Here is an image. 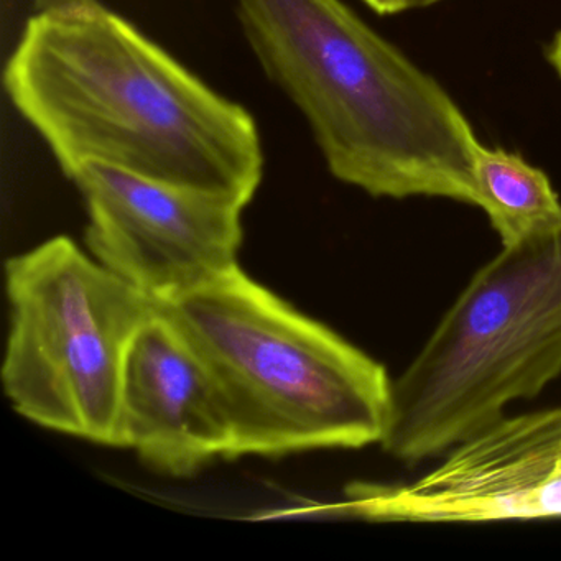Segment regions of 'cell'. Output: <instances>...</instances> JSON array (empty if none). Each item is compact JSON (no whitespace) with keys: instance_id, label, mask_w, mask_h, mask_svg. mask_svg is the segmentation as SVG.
Here are the masks:
<instances>
[{"instance_id":"cell-1","label":"cell","mask_w":561,"mask_h":561,"mask_svg":"<svg viewBox=\"0 0 561 561\" xmlns=\"http://www.w3.org/2000/svg\"><path fill=\"white\" fill-rule=\"evenodd\" d=\"M4 87L65 176L103 163L244 205L264 179L254 116L103 0H35Z\"/></svg>"},{"instance_id":"cell-2","label":"cell","mask_w":561,"mask_h":561,"mask_svg":"<svg viewBox=\"0 0 561 561\" xmlns=\"http://www.w3.org/2000/svg\"><path fill=\"white\" fill-rule=\"evenodd\" d=\"M236 14L334 179L373 198L476 206L481 142L468 117L343 0H236Z\"/></svg>"},{"instance_id":"cell-3","label":"cell","mask_w":561,"mask_h":561,"mask_svg":"<svg viewBox=\"0 0 561 561\" xmlns=\"http://www.w3.org/2000/svg\"><path fill=\"white\" fill-rule=\"evenodd\" d=\"M159 307L225 393L232 459L382 442L392 399L386 367L241 267Z\"/></svg>"},{"instance_id":"cell-4","label":"cell","mask_w":561,"mask_h":561,"mask_svg":"<svg viewBox=\"0 0 561 561\" xmlns=\"http://www.w3.org/2000/svg\"><path fill=\"white\" fill-rule=\"evenodd\" d=\"M561 374V221L502 244L392 380L383 451L416 465Z\"/></svg>"},{"instance_id":"cell-5","label":"cell","mask_w":561,"mask_h":561,"mask_svg":"<svg viewBox=\"0 0 561 561\" xmlns=\"http://www.w3.org/2000/svg\"><path fill=\"white\" fill-rule=\"evenodd\" d=\"M5 290L11 323L2 383L15 412L44 428L123 448L124 369L159 304L67 236L9 259Z\"/></svg>"},{"instance_id":"cell-6","label":"cell","mask_w":561,"mask_h":561,"mask_svg":"<svg viewBox=\"0 0 561 561\" xmlns=\"http://www.w3.org/2000/svg\"><path fill=\"white\" fill-rule=\"evenodd\" d=\"M88 211V251L159 305L239 267L244 203L225 193L84 163L67 176Z\"/></svg>"},{"instance_id":"cell-7","label":"cell","mask_w":561,"mask_h":561,"mask_svg":"<svg viewBox=\"0 0 561 561\" xmlns=\"http://www.w3.org/2000/svg\"><path fill=\"white\" fill-rule=\"evenodd\" d=\"M344 511L376 522L561 517V407L504 415L407 484H360Z\"/></svg>"},{"instance_id":"cell-8","label":"cell","mask_w":561,"mask_h":561,"mask_svg":"<svg viewBox=\"0 0 561 561\" xmlns=\"http://www.w3.org/2000/svg\"><path fill=\"white\" fill-rule=\"evenodd\" d=\"M121 433L123 448L172 478H190L234 455V426L218 380L160 307L127 356Z\"/></svg>"},{"instance_id":"cell-9","label":"cell","mask_w":561,"mask_h":561,"mask_svg":"<svg viewBox=\"0 0 561 561\" xmlns=\"http://www.w3.org/2000/svg\"><path fill=\"white\" fill-rule=\"evenodd\" d=\"M474 190L476 206L502 244L561 221V199L547 173L502 147L479 144Z\"/></svg>"},{"instance_id":"cell-10","label":"cell","mask_w":561,"mask_h":561,"mask_svg":"<svg viewBox=\"0 0 561 561\" xmlns=\"http://www.w3.org/2000/svg\"><path fill=\"white\" fill-rule=\"evenodd\" d=\"M363 2L379 15H396L410 11L409 0H363Z\"/></svg>"},{"instance_id":"cell-11","label":"cell","mask_w":561,"mask_h":561,"mask_svg":"<svg viewBox=\"0 0 561 561\" xmlns=\"http://www.w3.org/2000/svg\"><path fill=\"white\" fill-rule=\"evenodd\" d=\"M545 57H547L548 64L553 67V70L557 71L558 77L561 78V31L554 35L553 41L548 45Z\"/></svg>"},{"instance_id":"cell-12","label":"cell","mask_w":561,"mask_h":561,"mask_svg":"<svg viewBox=\"0 0 561 561\" xmlns=\"http://www.w3.org/2000/svg\"><path fill=\"white\" fill-rule=\"evenodd\" d=\"M443 0H409V9H425L438 4Z\"/></svg>"}]
</instances>
